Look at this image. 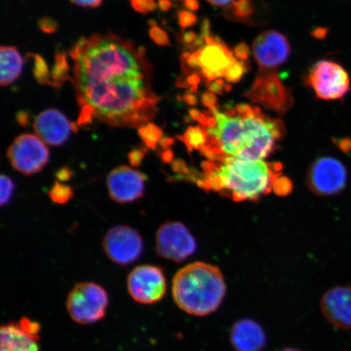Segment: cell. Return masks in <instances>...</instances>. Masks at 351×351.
<instances>
[{
    "mask_svg": "<svg viewBox=\"0 0 351 351\" xmlns=\"http://www.w3.org/2000/svg\"><path fill=\"white\" fill-rule=\"evenodd\" d=\"M79 112L77 125L98 120L116 128L138 129L156 117L152 64L144 47L112 32L78 39L69 51Z\"/></svg>",
    "mask_w": 351,
    "mask_h": 351,
    "instance_id": "cell-1",
    "label": "cell"
},
{
    "mask_svg": "<svg viewBox=\"0 0 351 351\" xmlns=\"http://www.w3.org/2000/svg\"><path fill=\"white\" fill-rule=\"evenodd\" d=\"M212 110L217 125L213 128L203 127L208 141L201 151L208 160L226 156L265 160L275 150L276 142L284 137L282 120L266 116L243 119L228 117L217 107Z\"/></svg>",
    "mask_w": 351,
    "mask_h": 351,
    "instance_id": "cell-2",
    "label": "cell"
},
{
    "mask_svg": "<svg viewBox=\"0 0 351 351\" xmlns=\"http://www.w3.org/2000/svg\"><path fill=\"white\" fill-rule=\"evenodd\" d=\"M202 186L236 202L256 200L274 190L280 166L265 160L218 157L204 165Z\"/></svg>",
    "mask_w": 351,
    "mask_h": 351,
    "instance_id": "cell-3",
    "label": "cell"
},
{
    "mask_svg": "<svg viewBox=\"0 0 351 351\" xmlns=\"http://www.w3.org/2000/svg\"><path fill=\"white\" fill-rule=\"evenodd\" d=\"M175 304L194 317H207L221 306L226 295V285L217 267L195 262L179 270L172 287Z\"/></svg>",
    "mask_w": 351,
    "mask_h": 351,
    "instance_id": "cell-4",
    "label": "cell"
},
{
    "mask_svg": "<svg viewBox=\"0 0 351 351\" xmlns=\"http://www.w3.org/2000/svg\"><path fill=\"white\" fill-rule=\"evenodd\" d=\"M108 302V293L101 285L81 282L69 293L66 308L74 322L87 326L104 318Z\"/></svg>",
    "mask_w": 351,
    "mask_h": 351,
    "instance_id": "cell-5",
    "label": "cell"
},
{
    "mask_svg": "<svg viewBox=\"0 0 351 351\" xmlns=\"http://www.w3.org/2000/svg\"><path fill=\"white\" fill-rule=\"evenodd\" d=\"M243 96L280 116L285 115L293 105L291 90L283 84L276 71H260Z\"/></svg>",
    "mask_w": 351,
    "mask_h": 351,
    "instance_id": "cell-6",
    "label": "cell"
},
{
    "mask_svg": "<svg viewBox=\"0 0 351 351\" xmlns=\"http://www.w3.org/2000/svg\"><path fill=\"white\" fill-rule=\"evenodd\" d=\"M346 166L336 158H319L311 165L306 176L307 186L314 195L332 196L340 194L348 185Z\"/></svg>",
    "mask_w": 351,
    "mask_h": 351,
    "instance_id": "cell-7",
    "label": "cell"
},
{
    "mask_svg": "<svg viewBox=\"0 0 351 351\" xmlns=\"http://www.w3.org/2000/svg\"><path fill=\"white\" fill-rule=\"evenodd\" d=\"M7 153L12 168L24 175L41 172L50 159L47 145L36 134L19 135Z\"/></svg>",
    "mask_w": 351,
    "mask_h": 351,
    "instance_id": "cell-8",
    "label": "cell"
},
{
    "mask_svg": "<svg viewBox=\"0 0 351 351\" xmlns=\"http://www.w3.org/2000/svg\"><path fill=\"white\" fill-rule=\"evenodd\" d=\"M307 82L317 97L324 100H337L350 90L348 72L339 64L330 60H320L311 69Z\"/></svg>",
    "mask_w": 351,
    "mask_h": 351,
    "instance_id": "cell-9",
    "label": "cell"
},
{
    "mask_svg": "<svg viewBox=\"0 0 351 351\" xmlns=\"http://www.w3.org/2000/svg\"><path fill=\"white\" fill-rule=\"evenodd\" d=\"M196 241L183 223L168 221L161 225L156 232L158 256L174 261L182 262L196 251Z\"/></svg>",
    "mask_w": 351,
    "mask_h": 351,
    "instance_id": "cell-10",
    "label": "cell"
},
{
    "mask_svg": "<svg viewBox=\"0 0 351 351\" xmlns=\"http://www.w3.org/2000/svg\"><path fill=\"white\" fill-rule=\"evenodd\" d=\"M127 288L131 298L138 304H156L166 293L167 283L164 271L157 266L136 267L127 278Z\"/></svg>",
    "mask_w": 351,
    "mask_h": 351,
    "instance_id": "cell-11",
    "label": "cell"
},
{
    "mask_svg": "<svg viewBox=\"0 0 351 351\" xmlns=\"http://www.w3.org/2000/svg\"><path fill=\"white\" fill-rule=\"evenodd\" d=\"M103 247L112 262L126 266L142 256L144 244L138 231L125 226H118L109 230L104 236Z\"/></svg>",
    "mask_w": 351,
    "mask_h": 351,
    "instance_id": "cell-12",
    "label": "cell"
},
{
    "mask_svg": "<svg viewBox=\"0 0 351 351\" xmlns=\"http://www.w3.org/2000/svg\"><path fill=\"white\" fill-rule=\"evenodd\" d=\"M291 52L288 38L276 30L263 32L253 42L252 53L260 71H276L287 62Z\"/></svg>",
    "mask_w": 351,
    "mask_h": 351,
    "instance_id": "cell-13",
    "label": "cell"
},
{
    "mask_svg": "<svg viewBox=\"0 0 351 351\" xmlns=\"http://www.w3.org/2000/svg\"><path fill=\"white\" fill-rule=\"evenodd\" d=\"M147 177L140 171L121 165L109 173L107 187L110 199L117 204H130L144 195Z\"/></svg>",
    "mask_w": 351,
    "mask_h": 351,
    "instance_id": "cell-14",
    "label": "cell"
},
{
    "mask_svg": "<svg viewBox=\"0 0 351 351\" xmlns=\"http://www.w3.org/2000/svg\"><path fill=\"white\" fill-rule=\"evenodd\" d=\"M34 133L46 145L61 146L77 132V124H74L58 110L47 109L38 114L34 122Z\"/></svg>",
    "mask_w": 351,
    "mask_h": 351,
    "instance_id": "cell-15",
    "label": "cell"
},
{
    "mask_svg": "<svg viewBox=\"0 0 351 351\" xmlns=\"http://www.w3.org/2000/svg\"><path fill=\"white\" fill-rule=\"evenodd\" d=\"M40 326L29 318L3 324L0 329V351H39Z\"/></svg>",
    "mask_w": 351,
    "mask_h": 351,
    "instance_id": "cell-16",
    "label": "cell"
},
{
    "mask_svg": "<svg viewBox=\"0 0 351 351\" xmlns=\"http://www.w3.org/2000/svg\"><path fill=\"white\" fill-rule=\"evenodd\" d=\"M320 309L332 326L351 329V285L329 289L320 300Z\"/></svg>",
    "mask_w": 351,
    "mask_h": 351,
    "instance_id": "cell-17",
    "label": "cell"
},
{
    "mask_svg": "<svg viewBox=\"0 0 351 351\" xmlns=\"http://www.w3.org/2000/svg\"><path fill=\"white\" fill-rule=\"evenodd\" d=\"M230 341L235 351H263L266 348L267 335L256 320L241 319L230 329Z\"/></svg>",
    "mask_w": 351,
    "mask_h": 351,
    "instance_id": "cell-18",
    "label": "cell"
},
{
    "mask_svg": "<svg viewBox=\"0 0 351 351\" xmlns=\"http://www.w3.org/2000/svg\"><path fill=\"white\" fill-rule=\"evenodd\" d=\"M237 62L238 60H236L234 55H232L225 44H219L214 40L201 49V69H206L216 73L218 77H225L228 70Z\"/></svg>",
    "mask_w": 351,
    "mask_h": 351,
    "instance_id": "cell-19",
    "label": "cell"
},
{
    "mask_svg": "<svg viewBox=\"0 0 351 351\" xmlns=\"http://www.w3.org/2000/svg\"><path fill=\"white\" fill-rule=\"evenodd\" d=\"M0 65H1L0 84L2 86H8L20 77L23 70L24 60L16 47L2 46Z\"/></svg>",
    "mask_w": 351,
    "mask_h": 351,
    "instance_id": "cell-20",
    "label": "cell"
},
{
    "mask_svg": "<svg viewBox=\"0 0 351 351\" xmlns=\"http://www.w3.org/2000/svg\"><path fill=\"white\" fill-rule=\"evenodd\" d=\"M263 0H235L223 12L226 19L245 24H254Z\"/></svg>",
    "mask_w": 351,
    "mask_h": 351,
    "instance_id": "cell-21",
    "label": "cell"
},
{
    "mask_svg": "<svg viewBox=\"0 0 351 351\" xmlns=\"http://www.w3.org/2000/svg\"><path fill=\"white\" fill-rule=\"evenodd\" d=\"M51 74L52 85L56 89H59L66 82H73L72 77L69 76V65L64 51H56L55 64Z\"/></svg>",
    "mask_w": 351,
    "mask_h": 351,
    "instance_id": "cell-22",
    "label": "cell"
},
{
    "mask_svg": "<svg viewBox=\"0 0 351 351\" xmlns=\"http://www.w3.org/2000/svg\"><path fill=\"white\" fill-rule=\"evenodd\" d=\"M178 138L186 145L188 150L202 151L207 146L208 134L203 127L190 126Z\"/></svg>",
    "mask_w": 351,
    "mask_h": 351,
    "instance_id": "cell-23",
    "label": "cell"
},
{
    "mask_svg": "<svg viewBox=\"0 0 351 351\" xmlns=\"http://www.w3.org/2000/svg\"><path fill=\"white\" fill-rule=\"evenodd\" d=\"M138 135L143 143L149 150H156L158 144H160L163 138V131L153 123L140 126Z\"/></svg>",
    "mask_w": 351,
    "mask_h": 351,
    "instance_id": "cell-24",
    "label": "cell"
},
{
    "mask_svg": "<svg viewBox=\"0 0 351 351\" xmlns=\"http://www.w3.org/2000/svg\"><path fill=\"white\" fill-rule=\"evenodd\" d=\"M33 74L39 85L53 86L49 68L46 60L40 55H34Z\"/></svg>",
    "mask_w": 351,
    "mask_h": 351,
    "instance_id": "cell-25",
    "label": "cell"
},
{
    "mask_svg": "<svg viewBox=\"0 0 351 351\" xmlns=\"http://www.w3.org/2000/svg\"><path fill=\"white\" fill-rule=\"evenodd\" d=\"M73 196V189L57 181L49 191V197L52 202L58 204H67Z\"/></svg>",
    "mask_w": 351,
    "mask_h": 351,
    "instance_id": "cell-26",
    "label": "cell"
},
{
    "mask_svg": "<svg viewBox=\"0 0 351 351\" xmlns=\"http://www.w3.org/2000/svg\"><path fill=\"white\" fill-rule=\"evenodd\" d=\"M251 70V64L247 61H238L228 70L225 78L230 82H238L241 80L244 73Z\"/></svg>",
    "mask_w": 351,
    "mask_h": 351,
    "instance_id": "cell-27",
    "label": "cell"
},
{
    "mask_svg": "<svg viewBox=\"0 0 351 351\" xmlns=\"http://www.w3.org/2000/svg\"><path fill=\"white\" fill-rule=\"evenodd\" d=\"M149 24L151 25L149 35H150L152 41L160 47L169 46L170 40L168 34H167L163 29L159 27L155 21H151L149 22Z\"/></svg>",
    "mask_w": 351,
    "mask_h": 351,
    "instance_id": "cell-28",
    "label": "cell"
},
{
    "mask_svg": "<svg viewBox=\"0 0 351 351\" xmlns=\"http://www.w3.org/2000/svg\"><path fill=\"white\" fill-rule=\"evenodd\" d=\"M0 186H1L0 203H1V206H4L12 199L13 192L15 190V184L8 176L3 174L1 175V180H0Z\"/></svg>",
    "mask_w": 351,
    "mask_h": 351,
    "instance_id": "cell-29",
    "label": "cell"
},
{
    "mask_svg": "<svg viewBox=\"0 0 351 351\" xmlns=\"http://www.w3.org/2000/svg\"><path fill=\"white\" fill-rule=\"evenodd\" d=\"M131 5L136 12L142 14L156 11L158 8L155 0H131Z\"/></svg>",
    "mask_w": 351,
    "mask_h": 351,
    "instance_id": "cell-30",
    "label": "cell"
},
{
    "mask_svg": "<svg viewBox=\"0 0 351 351\" xmlns=\"http://www.w3.org/2000/svg\"><path fill=\"white\" fill-rule=\"evenodd\" d=\"M178 19L179 25L181 26L182 29L192 27L197 21V16L195 14L186 10L178 12Z\"/></svg>",
    "mask_w": 351,
    "mask_h": 351,
    "instance_id": "cell-31",
    "label": "cell"
},
{
    "mask_svg": "<svg viewBox=\"0 0 351 351\" xmlns=\"http://www.w3.org/2000/svg\"><path fill=\"white\" fill-rule=\"evenodd\" d=\"M149 149L147 147L135 148L132 150L128 155V159L130 163L134 168H138L142 165L145 156H147V153Z\"/></svg>",
    "mask_w": 351,
    "mask_h": 351,
    "instance_id": "cell-32",
    "label": "cell"
},
{
    "mask_svg": "<svg viewBox=\"0 0 351 351\" xmlns=\"http://www.w3.org/2000/svg\"><path fill=\"white\" fill-rule=\"evenodd\" d=\"M38 27L43 33L48 34H53L58 30L59 25L57 21L51 17H43L38 21Z\"/></svg>",
    "mask_w": 351,
    "mask_h": 351,
    "instance_id": "cell-33",
    "label": "cell"
},
{
    "mask_svg": "<svg viewBox=\"0 0 351 351\" xmlns=\"http://www.w3.org/2000/svg\"><path fill=\"white\" fill-rule=\"evenodd\" d=\"M227 86L228 84L222 78H218L213 82H206V86L208 87V90L219 95L227 93Z\"/></svg>",
    "mask_w": 351,
    "mask_h": 351,
    "instance_id": "cell-34",
    "label": "cell"
},
{
    "mask_svg": "<svg viewBox=\"0 0 351 351\" xmlns=\"http://www.w3.org/2000/svg\"><path fill=\"white\" fill-rule=\"evenodd\" d=\"M238 117L243 118V119H247V118L258 117L256 113V108L249 104H239L235 108Z\"/></svg>",
    "mask_w": 351,
    "mask_h": 351,
    "instance_id": "cell-35",
    "label": "cell"
},
{
    "mask_svg": "<svg viewBox=\"0 0 351 351\" xmlns=\"http://www.w3.org/2000/svg\"><path fill=\"white\" fill-rule=\"evenodd\" d=\"M234 56L240 61H247L250 56V48L247 43L241 42L234 47Z\"/></svg>",
    "mask_w": 351,
    "mask_h": 351,
    "instance_id": "cell-36",
    "label": "cell"
},
{
    "mask_svg": "<svg viewBox=\"0 0 351 351\" xmlns=\"http://www.w3.org/2000/svg\"><path fill=\"white\" fill-rule=\"evenodd\" d=\"M201 102L206 108L213 109L217 107L218 99L213 92L208 90L205 91L204 93L202 95Z\"/></svg>",
    "mask_w": 351,
    "mask_h": 351,
    "instance_id": "cell-37",
    "label": "cell"
},
{
    "mask_svg": "<svg viewBox=\"0 0 351 351\" xmlns=\"http://www.w3.org/2000/svg\"><path fill=\"white\" fill-rule=\"evenodd\" d=\"M197 37H199V35L194 32H187L179 34L178 40L180 43L183 44V45L191 48L193 46V44H194L197 40Z\"/></svg>",
    "mask_w": 351,
    "mask_h": 351,
    "instance_id": "cell-38",
    "label": "cell"
},
{
    "mask_svg": "<svg viewBox=\"0 0 351 351\" xmlns=\"http://www.w3.org/2000/svg\"><path fill=\"white\" fill-rule=\"evenodd\" d=\"M104 0H70L75 5L82 8H98L103 3Z\"/></svg>",
    "mask_w": 351,
    "mask_h": 351,
    "instance_id": "cell-39",
    "label": "cell"
},
{
    "mask_svg": "<svg viewBox=\"0 0 351 351\" xmlns=\"http://www.w3.org/2000/svg\"><path fill=\"white\" fill-rule=\"evenodd\" d=\"M189 86H191V92L192 93H196L197 91V87H199V83L201 82V77L197 73H193L191 75L188 76L186 78Z\"/></svg>",
    "mask_w": 351,
    "mask_h": 351,
    "instance_id": "cell-40",
    "label": "cell"
},
{
    "mask_svg": "<svg viewBox=\"0 0 351 351\" xmlns=\"http://www.w3.org/2000/svg\"><path fill=\"white\" fill-rule=\"evenodd\" d=\"M57 181L64 182L69 181L73 177V172L69 168H63L58 171L56 174Z\"/></svg>",
    "mask_w": 351,
    "mask_h": 351,
    "instance_id": "cell-41",
    "label": "cell"
},
{
    "mask_svg": "<svg viewBox=\"0 0 351 351\" xmlns=\"http://www.w3.org/2000/svg\"><path fill=\"white\" fill-rule=\"evenodd\" d=\"M201 36H203L205 39L213 37L212 29H210V22L208 19H205L203 22H202Z\"/></svg>",
    "mask_w": 351,
    "mask_h": 351,
    "instance_id": "cell-42",
    "label": "cell"
},
{
    "mask_svg": "<svg viewBox=\"0 0 351 351\" xmlns=\"http://www.w3.org/2000/svg\"><path fill=\"white\" fill-rule=\"evenodd\" d=\"M182 99L189 106H196L197 104L196 95L191 91L186 92L183 95Z\"/></svg>",
    "mask_w": 351,
    "mask_h": 351,
    "instance_id": "cell-43",
    "label": "cell"
},
{
    "mask_svg": "<svg viewBox=\"0 0 351 351\" xmlns=\"http://www.w3.org/2000/svg\"><path fill=\"white\" fill-rule=\"evenodd\" d=\"M29 114L27 112L20 111L16 114V121L21 126H27L29 123Z\"/></svg>",
    "mask_w": 351,
    "mask_h": 351,
    "instance_id": "cell-44",
    "label": "cell"
},
{
    "mask_svg": "<svg viewBox=\"0 0 351 351\" xmlns=\"http://www.w3.org/2000/svg\"><path fill=\"white\" fill-rule=\"evenodd\" d=\"M184 6H185L188 10L195 12L199 10V3L197 0H184Z\"/></svg>",
    "mask_w": 351,
    "mask_h": 351,
    "instance_id": "cell-45",
    "label": "cell"
},
{
    "mask_svg": "<svg viewBox=\"0 0 351 351\" xmlns=\"http://www.w3.org/2000/svg\"><path fill=\"white\" fill-rule=\"evenodd\" d=\"M158 7L163 12H169L172 10L173 5L171 0H159L158 1Z\"/></svg>",
    "mask_w": 351,
    "mask_h": 351,
    "instance_id": "cell-46",
    "label": "cell"
},
{
    "mask_svg": "<svg viewBox=\"0 0 351 351\" xmlns=\"http://www.w3.org/2000/svg\"><path fill=\"white\" fill-rule=\"evenodd\" d=\"M328 33V29L323 27H318L313 30V36L317 39H323L326 37Z\"/></svg>",
    "mask_w": 351,
    "mask_h": 351,
    "instance_id": "cell-47",
    "label": "cell"
},
{
    "mask_svg": "<svg viewBox=\"0 0 351 351\" xmlns=\"http://www.w3.org/2000/svg\"><path fill=\"white\" fill-rule=\"evenodd\" d=\"M235 0H208V2L216 7H228Z\"/></svg>",
    "mask_w": 351,
    "mask_h": 351,
    "instance_id": "cell-48",
    "label": "cell"
},
{
    "mask_svg": "<svg viewBox=\"0 0 351 351\" xmlns=\"http://www.w3.org/2000/svg\"><path fill=\"white\" fill-rule=\"evenodd\" d=\"M189 114H190V117L193 120L199 121L201 119L202 116H203V112H201L199 110H197L195 108H191L189 110Z\"/></svg>",
    "mask_w": 351,
    "mask_h": 351,
    "instance_id": "cell-49",
    "label": "cell"
},
{
    "mask_svg": "<svg viewBox=\"0 0 351 351\" xmlns=\"http://www.w3.org/2000/svg\"><path fill=\"white\" fill-rule=\"evenodd\" d=\"M173 143L174 140L173 138L165 137L161 139L160 145L161 147H163L164 149H168L171 145H173Z\"/></svg>",
    "mask_w": 351,
    "mask_h": 351,
    "instance_id": "cell-50",
    "label": "cell"
},
{
    "mask_svg": "<svg viewBox=\"0 0 351 351\" xmlns=\"http://www.w3.org/2000/svg\"><path fill=\"white\" fill-rule=\"evenodd\" d=\"M339 147L345 152L351 149V141L350 139H343L339 143Z\"/></svg>",
    "mask_w": 351,
    "mask_h": 351,
    "instance_id": "cell-51",
    "label": "cell"
},
{
    "mask_svg": "<svg viewBox=\"0 0 351 351\" xmlns=\"http://www.w3.org/2000/svg\"><path fill=\"white\" fill-rule=\"evenodd\" d=\"M162 156H163V160L169 161L171 160V158H172V152H171L169 150H166L165 152L162 154Z\"/></svg>",
    "mask_w": 351,
    "mask_h": 351,
    "instance_id": "cell-52",
    "label": "cell"
},
{
    "mask_svg": "<svg viewBox=\"0 0 351 351\" xmlns=\"http://www.w3.org/2000/svg\"><path fill=\"white\" fill-rule=\"evenodd\" d=\"M278 351H302V350H298L295 348H285V349H282V350H280Z\"/></svg>",
    "mask_w": 351,
    "mask_h": 351,
    "instance_id": "cell-53",
    "label": "cell"
},
{
    "mask_svg": "<svg viewBox=\"0 0 351 351\" xmlns=\"http://www.w3.org/2000/svg\"><path fill=\"white\" fill-rule=\"evenodd\" d=\"M175 1H184V0H175Z\"/></svg>",
    "mask_w": 351,
    "mask_h": 351,
    "instance_id": "cell-54",
    "label": "cell"
}]
</instances>
